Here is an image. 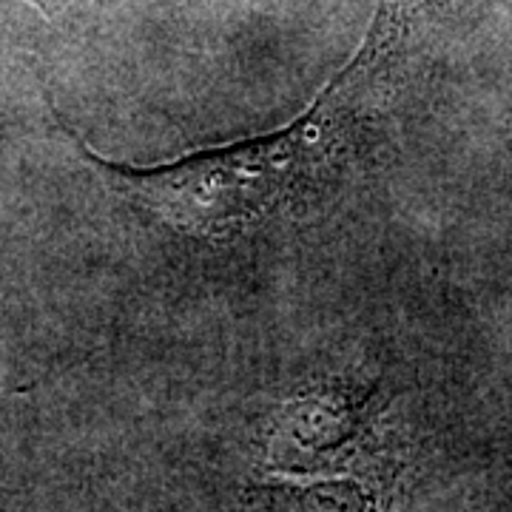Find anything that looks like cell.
<instances>
[{"label":"cell","instance_id":"cell-1","mask_svg":"<svg viewBox=\"0 0 512 512\" xmlns=\"http://www.w3.org/2000/svg\"><path fill=\"white\" fill-rule=\"evenodd\" d=\"M410 43L402 0H379L356 55L330 77L288 126L237 143L197 148L168 163H114L69 131L117 197L165 228L197 239H228L325 202L348 177L367 114Z\"/></svg>","mask_w":512,"mask_h":512},{"label":"cell","instance_id":"cell-2","mask_svg":"<svg viewBox=\"0 0 512 512\" xmlns=\"http://www.w3.org/2000/svg\"><path fill=\"white\" fill-rule=\"evenodd\" d=\"M26 3H32L40 15H46L49 20L63 18L66 12H72L77 6H83L86 0H26Z\"/></svg>","mask_w":512,"mask_h":512}]
</instances>
